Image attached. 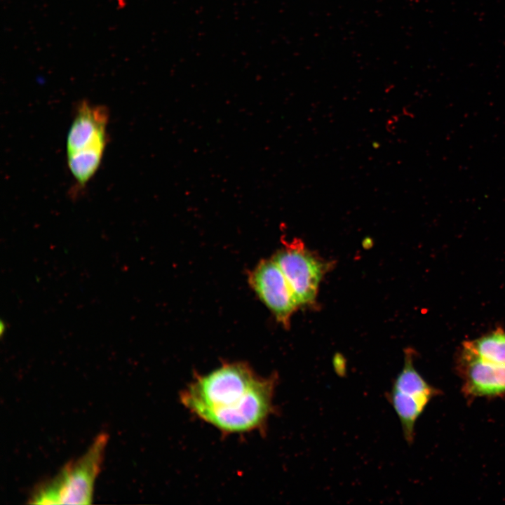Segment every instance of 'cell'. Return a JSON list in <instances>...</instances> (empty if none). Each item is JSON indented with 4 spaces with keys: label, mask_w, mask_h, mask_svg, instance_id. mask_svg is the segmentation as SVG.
I'll list each match as a JSON object with an SVG mask.
<instances>
[{
    "label": "cell",
    "mask_w": 505,
    "mask_h": 505,
    "mask_svg": "<svg viewBox=\"0 0 505 505\" xmlns=\"http://www.w3.org/2000/svg\"><path fill=\"white\" fill-rule=\"evenodd\" d=\"M372 146L374 149H378L379 147L380 144H379V142L377 141H376V142H372Z\"/></svg>",
    "instance_id": "10"
},
{
    "label": "cell",
    "mask_w": 505,
    "mask_h": 505,
    "mask_svg": "<svg viewBox=\"0 0 505 505\" xmlns=\"http://www.w3.org/2000/svg\"><path fill=\"white\" fill-rule=\"evenodd\" d=\"M249 283L276 320L288 325L299 304L284 274L273 259L262 260L250 273Z\"/></svg>",
    "instance_id": "5"
},
{
    "label": "cell",
    "mask_w": 505,
    "mask_h": 505,
    "mask_svg": "<svg viewBox=\"0 0 505 505\" xmlns=\"http://www.w3.org/2000/svg\"><path fill=\"white\" fill-rule=\"evenodd\" d=\"M415 351H405L404 364L393 379L386 398L400 421L405 440L413 443L415 425L432 398L441 393L429 384L414 365Z\"/></svg>",
    "instance_id": "3"
},
{
    "label": "cell",
    "mask_w": 505,
    "mask_h": 505,
    "mask_svg": "<svg viewBox=\"0 0 505 505\" xmlns=\"http://www.w3.org/2000/svg\"><path fill=\"white\" fill-rule=\"evenodd\" d=\"M272 259L284 274L298 304L312 303L323 271L320 261L294 243L286 244Z\"/></svg>",
    "instance_id": "4"
},
{
    "label": "cell",
    "mask_w": 505,
    "mask_h": 505,
    "mask_svg": "<svg viewBox=\"0 0 505 505\" xmlns=\"http://www.w3.org/2000/svg\"><path fill=\"white\" fill-rule=\"evenodd\" d=\"M108 120L106 107L81 101L67 134V155L81 152H104L107 142Z\"/></svg>",
    "instance_id": "7"
},
{
    "label": "cell",
    "mask_w": 505,
    "mask_h": 505,
    "mask_svg": "<svg viewBox=\"0 0 505 505\" xmlns=\"http://www.w3.org/2000/svg\"><path fill=\"white\" fill-rule=\"evenodd\" d=\"M277 376L262 377L245 363H225L196 375L180 393L192 414L224 433L263 429L274 414Z\"/></svg>",
    "instance_id": "1"
},
{
    "label": "cell",
    "mask_w": 505,
    "mask_h": 505,
    "mask_svg": "<svg viewBox=\"0 0 505 505\" xmlns=\"http://www.w3.org/2000/svg\"><path fill=\"white\" fill-rule=\"evenodd\" d=\"M0 330H1V335L2 336V335H3V332H4V331H6V325L5 323H4V321H1Z\"/></svg>",
    "instance_id": "9"
},
{
    "label": "cell",
    "mask_w": 505,
    "mask_h": 505,
    "mask_svg": "<svg viewBox=\"0 0 505 505\" xmlns=\"http://www.w3.org/2000/svg\"><path fill=\"white\" fill-rule=\"evenodd\" d=\"M108 436L95 437L79 457L67 463L52 478L36 486L29 499L34 504H89L103 462Z\"/></svg>",
    "instance_id": "2"
},
{
    "label": "cell",
    "mask_w": 505,
    "mask_h": 505,
    "mask_svg": "<svg viewBox=\"0 0 505 505\" xmlns=\"http://www.w3.org/2000/svg\"><path fill=\"white\" fill-rule=\"evenodd\" d=\"M462 392L469 398L505 394V366L485 361L462 346L456 359Z\"/></svg>",
    "instance_id": "6"
},
{
    "label": "cell",
    "mask_w": 505,
    "mask_h": 505,
    "mask_svg": "<svg viewBox=\"0 0 505 505\" xmlns=\"http://www.w3.org/2000/svg\"><path fill=\"white\" fill-rule=\"evenodd\" d=\"M462 346L485 361L505 366V331L501 328L465 341Z\"/></svg>",
    "instance_id": "8"
}]
</instances>
